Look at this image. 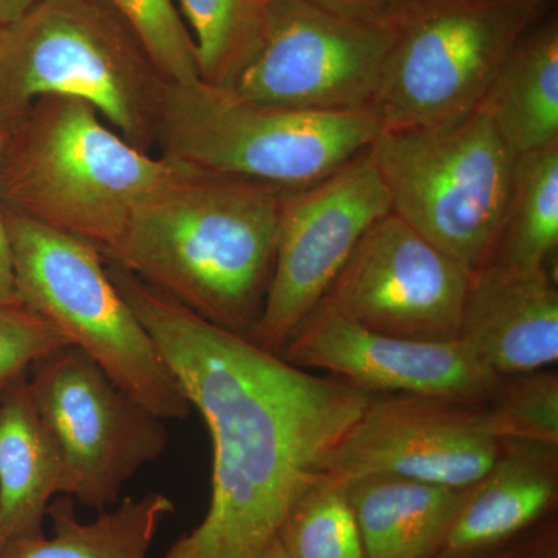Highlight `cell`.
Segmentation results:
<instances>
[{
	"label": "cell",
	"mask_w": 558,
	"mask_h": 558,
	"mask_svg": "<svg viewBox=\"0 0 558 558\" xmlns=\"http://www.w3.org/2000/svg\"><path fill=\"white\" fill-rule=\"evenodd\" d=\"M106 266L211 438L207 513L161 558H259L374 395L290 365Z\"/></svg>",
	"instance_id": "obj_1"
},
{
	"label": "cell",
	"mask_w": 558,
	"mask_h": 558,
	"mask_svg": "<svg viewBox=\"0 0 558 558\" xmlns=\"http://www.w3.org/2000/svg\"><path fill=\"white\" fill-rule=\"evenodd\" d=\"M284 191L190 167L132 215L102 256L250 340L274 274Z\"/></svg>",
	"instance_id": "obj_2"
},
{
	"label": "cell",
	"mask_w": 558,
	"mask_h": 558,
	"mask_svg": "<svg viewBox=\"0 0 558 558\" xmlns=\"http://www.w3.org/2000/svg\"><path fill=\"white\" fill-rule=\"evenodd\" d=\"M189 168L135 148L89 102L43 97L7 128L0 193L3 207L102 255L132 215Z\"/></svg>",
	"instance_id": "obj_3"
},
{
	"label": "cell",
	"mask_w": 558,
	"mask_h": 558,
	"mask_svg": "<svg viewBox=\"0 0 558 558\" xmlns=\"http://www.w3.org/2000/svg\"><path fill=\"white\" fill-rule=\"evenodd\" d=\"M168 81L109 0H39L0 27V123L43 97L78 98L157 154Z\"/></svg>",
	"instance_id": "obj_4"
},
{
	"label": "cell",
	"mask_w": 558,
	"mask_h": 558,
	"mask_svg": "<svg viewBox=\"0 0 558 558\" xmlns=\"http://www.w3.org/2000/svg\"><path fill=\"white\" fill-rule=\"evenodd\" d=\"M384 126L373 110L306 112L202 81L168 83L157 154L207 174L299 190L365 153Z\"/></svg>",
	"instance_id": "obj_5"
},
{
	"label": "cell",
	"mask_w": 558,
	"mask_h": 558,
	"mask_svg": "<svg viewBox=\"0 0 558 558\" xmlns=\"http://www.w3.org/2000/svg\"><path fill=\"white\" fill-rule=\"evenodd\" d=\"M3 220L21 303L150 413L165 421L189 417V396L113 284L100 250L10 208L3 207Z\"/></svg>",
	"instance_id": "obj_6"
},
{
	"label": "cell",
	"mask_w": 558,
	"mask_h": 558,
	"mask_svg": "<svg viewBox=\"0 0 558 558\" xmlns=\"http://www.w3.org/2000/svg\"><path fill=\"white\" fill-rule=\"evenodd\" d=\"M391 211L472 274L494 259L515 156L483 106L427 126H384L368 148Z\"/></svg>",
	"instance_id": "obj_7"
},
{
	"label": "cell",
	"mask_w": 558,
	"mask_h": 558,
	"mask_svg": "<svg viewBox=\"0 0 558 558\" xmlns=\"http://www.w3.org/2000/svg\"><path fill=\"white\" fill-rule=\"evenodd\" d=\"M546 7L539 0H424L398 28L371 110L391 128L468 116Z\"/></svg>",
	"instance_id": "obj_8"
},
{
	"label": "cell",
	"mask_w": 558,
	"mask_h": 558,
	"mask_svg": "<svg viewBox=\"0 0 558 558\" xmlns=\"http://www.w3.org/2000/svg\"><path fill=\"white\" fill-rule=\"evenodd\" d=\"M33 371V403L60 451V495L98 512L119 505L124 484L167 450V421L73 344Z\"/></svg>",
	"instance_id": "obj_9"
},
{
	"label": "cell",
	"mask_w": 558,
	"mask_h": 558,
	"mask_svg": "<svg viewBox=\"0 0 558 558\" xmlns=\"http://www.w3.org/2000/svg\"><path fill=\"white\" fill-rule=\"evenodd\" d=\"M396 35L310 0H266L255 53L227 90L306 112L371 110Z\"/></svg>",
	"instance_id": "obj_10"
},
{
	"label": "cell",
	"mask_w": 558,
	"mask_h": 558,
	"mask_svg": "<svg viewBox=\"0 0 558 558\" xmlns=\"http://www.w3.org/2000/svg\"><path fill=\"white\" fill-rule=\"evenodd\" d=\"M389 211L368 149L319 182L284 191L274 274L250 341L278 354L325 299L363 234Z\"/></svg>",
	"instance_id": "obj_11"
},
{
	"label": "cell",
	"mask_w": 558,
	"mask_h": 558,
	"mask_svg": "<svg viewBox=\"0 0 558 558\" xmlns=\"http://www.w3.org/2000/svg\"><path fill=\"white\" fill-rule=\"evenodd\" d=\"M502 444L484 403L373 396L323 461L322 473L341 486L396 475L461 490L486 475Z\"/></svg>",
	"instance_id": "obj_12"
},
{
	"label": "cell",
	"mask_w": 558,
	"mask_h": 558,
	"mask_svg": "<svg viewBox=\"0 0 558 558\" xmlns=\"http://www.w3.org/2000/svg\"><path fill=\"white\" fill-rule=\"evenodd\" d=\"M472 275L389 211L363 234L322 303L389 336L457 340Z\"/></svg>",
	"instance_id": "obj_13"
},
{
	"label": "cell",
	"mask_w": 558,
	"mask_h": 558,
	"mask_svg": "<svg viewBox=\"0 0 558 558\" xmlns=\"http://www.w3.org/2000/svg\"><path fill=\"white\" fill-rule=\"evenodd\" d=\"M279 357L323 371L369 395L433 396L486 403L499 376L461 340L429 341L389 336L319 303L296 326Z\"/></svg>",
	"instance_id": "obj_14"
},
{
	"label": "cell",
	"mask_w": 558,
	"mask_h": 558,
	"mask_svg": "<svg viewBox=\"0 0 558 558\" xmlns=\"http://www.w3.org/2000/svg\"><path fill=\"white\" fill-rule=\"evenodd\" d=\"M458 340L499 377L558 360V289L549 270L488 264L472 275Z\"/></svg>",
	"instance_id": "obj_15"
},
{
	"label": "cell",
	"mask_w": 558,
	"mask_h": 558,
	"mask_svg": "<svg viewBox=\"0 0 558 558\" xmlns=\"http://www.w3.org/2000/svg\"><path fill=\"white\" fill-rule=\"evenodd\" d=\"M558 495V447L505 440L490 470L464 488L435 558L492 553L553 510Z\"/></svg>",
	"instance_id": "obj_16"
},
{
	"label": "cell",
	"mask_w": 558,
	"mask_h": 558,
	"mask_svg": "<svg viewBox=\"0 0 558 558\" xmlns=\"http://www.w3.org/2000/svg\"><path fill=\"white\" fill-rule=\"evenodd\" d=\"M60 490V451L24 377L0 392V548L46 535L47 509Z\"/></svg>",
	"instance_id": "obj_17"
},
{
	"label": "cell",
	"mask_w": 558,
	"mask_h": 558,
	"mask_svg": "<svg viewBox=\"0 0 558 558\" xmlns=\"http://www.w3.org/2000/svg\"><path fill=\"white\" fill-rule=\"evenodd\" d=\"M344 488L365 558H435L464 494L396 475L363 476Z\"/></svg>",
	"instance_id": "obj_18"
},
{
	"label": "cell",
	"mask_w": 558,
	"mask_h": 558,
	"mask_svg": "<svg viewBox=\"0 0 558 558\" xmlns=\"http://www.w3.org/2000/svg\"><path fill=\"white\" fill-rule=\"evenodd\" d=\"M513 156L558 143V21L539 20L510 50L481 102Z\"/></svg>",
	"instance_id": "obj_19"
},
{
	"label": "cell",
	"mask_w": 558,
	"mask_h": 558,
	"mask_svg": "<svg viewBox=\"0 0 558 558\" xmlns=\"http://www.w3.org/2000/svg\"><path fill=\"white\" fill-rule=\"evenodd\" d=\"M174 502L160 492L126 498L94 521H81L75 499L61 495L50 502L51 537L17 538L0 548V558H146Z\"/></svg>",
	"instance_id": "obj_20"
},
{
	"label": "cell",
	"mask_w": 558,
	"mask_h": 558,
	"mask_svg": "<svg viewBox=\"0 0 558 558\" xmlns=\"http://www.w3.org/2000/svg\"><path fill=\"white\" fill-rule=\"evenodd\" d=\"M558 247V143L515 157L497 252L506 269L549 270Z\"/></svg>",
	"instance_id": "obj_21"
},
{
	"label": "cell",
	"mask_w": 558,
	"mask_h": 558,
	"mask_svg": "<svg viewBox=\"0 0 558 558\" xmlns=\"http://www.w3.org/2000/svg\"><path fill=\"white\" fill-rule=\"evenodd\" d=\"M202 83L230 89L255 53L266 0H179Z\"/></svg>",
	"instance_id": "obj_22"
},
{
	"label": "cell",
	"mask_w": 558,
	"mask_h": 558,
	"mask_svg": "<svg viewBox=\"0 0 558 558\" xmlns=\"http://www.w3.org/2000/svg\"><path fill=\"white\" fill-rule=\"evenodd\" d=\"M278 538L292 558H365L347 488L323 473L289 510Z\"/></svg>",
	"instance_id": "obj_23"
},
{
	"label": "cell",
	"mask_w": 558,
	"mask_h": 558,
	"mask_svg": "<svg viewBox=\"0 0 558 558\" xmlns=\"http://www.w3.org/2000/svg\"><path fill=\"white\" fill-rule=\"evenodd\" d=\"M484 405L502 440L558 447L557 371L499 377Z\"/></svg>",
	"instance_id": "obj_24"
},
{
	"label": "cell",
	"mask_w": 558,
	"mask_h": 558,
	"mask_svg": "<svg viewBox=\"0 0 558 558\" xmlns=\"http://www.w3.org/2000/svg\"><path fill=\"white\" fill-rule=\"evenodd\" d=\"M168 83H199L196 47L174 0H109Z\"/></svg>",
	"instance_id": "obj_25"
},
{
	"label": "cell",
	"mask_w": 558,
	"mask_h": 558,
	"mask_svg": "<svg viewBox=\"0 0 558 558\" xmlns=\"http://www.w3.org/2000/svg\"><path fill=\"white\" fill-rule=\"evenodd\" d=\"M69 344L57 326L21 301L0 303V392Z\"/></svg>",
	"instance_id": "obj_26"
},
{
	"label": "cell",
	"mask_w": 558,
	"mask_h": 558,
	"mask_svg": "<svg viewBox=\"0 0 558 558\" xmlns=\"http://www.w3.org/2000/svg\"><path fill=\"white\" fill-rule=\"evenodd\" d=\"M322 9L332 11L365 24L399 28L424 0H310Z\"/></svg>",
	"instance_id": "obj_27"
},
{
	"label": "cell",
	"mask_w": 558,
	"mask_h": 558,
	"mask_svg": "<svg viewBox=\"0 0 558 558\" xmlns=\"http://www.w3.org/2000/svg\"><path fill=\"white\" fill-rule=\"evenodd\" d=\"M5 142L7 128L0 123V167H2ZM14 301H20V299H17L16 286H14L9 236H7L5 220H3L2 193H0V303H14Z\"/></svg>",
	"instance_id": "obj_28"
},
{
	"label": "cell",
	"mask_w": 558,
	"mask_h": 558,
	"mask_svg": "<svg viewBox=\"0 0 558 558\" xmlns=\"http://www.w3.org/2000/svg\"><path fill=\"white\" fill-rule=\"evenodd\" d=\"M515 558H558L556 529L515 548Z\"/></svg>",
	"instance_id": "obj_29"
},
{
	"label": "cell",
	"mask_w": 558,
	"mask_h": 558,
	"mask_svg": "<svg viewBox=\"0 0 558 558\" xmlns=\"http://www.w3.org/2000/svg\"><path fill=\"white\" fill-rule=\"evenodd\" d=\"M38 2L39 0H0V27L20 20L22 14L27 13Z\"/></svg>",
	"instance_id": "obj_30"
},
{
	"label": "cell",
	"mask_w": 558,
	"mask_h": 558,
	"mask_svg": "<svg viewBox=\"0 0 558 558\" xmlns=\"http://www.w3.org/2000/svg\"><path fill=\"white\" fill-rule=\"evenodd\" d=\"M259 558H292L289 556L288 550L284 549V546L281 545L279 538H275L274 542L267 546V549L264 550L263 556Z\"/></svg>",
	"instance_id": "obj_31"
},
{
	"label": "cell",
	"mask_w": 558,
	"mask_h": 558,
	"mask_svg": "<svg viewBox=\"0 0 558 558\" xmlns=\"http://www.w3.org/2000/svg\"><path fill=\"white\" fill-rule=\"evenodd\" d=\"M469 558H515V548L505 550V553H502V550H499V553L492 550V553L481 554V556Z\"/></svg>",
	"instance_id": "obj_32"
},
{
	"label": "cell",
	"mask_w": 558,
	"mask_h": 558,
	"mask_svg": "<svg viewBox=\"0 0 558 558\" xmlns=\"http://www.w3.org/2000/svg\"><path fill=\"white\" fill-rule=\"evenodd\" d=\"M539 2L546 3V5H548V3L550 2V0H539Z\"/></svg>",
	"instance_id": "obj_33"
}]
</instances>
